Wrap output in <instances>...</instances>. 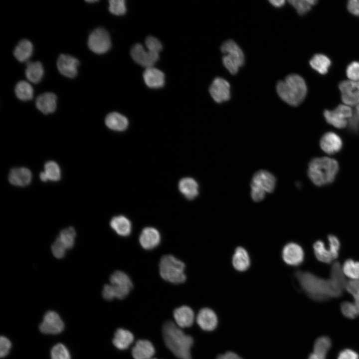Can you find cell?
I'll return each mask as SVG.
<instances>
[{"label":"cell","mask_w":359,"mask_h":359,"mask_svg":"<svg viewBox=\"0 0 359 359\" xmlns=\"http://www.w3.org/2000/svg\"><path fill=\"white\" fill-rule=\"evenodd\" d=\"M295 276L303 290L315 301L323 302L341 297L346 287L334 279H324L311 272L297 271Z\"/></svg>","instance_id":"cell-1"},{"label":"cell","mask_w":359,"mask_h":359,"mask_svg":"<svg viewBox=\"0 0 359 359\" xmlns=\"http://www.w3.org/2000/svg\"><path fill=\"white\" fill-rule=\"evenodd\" d=\"M162 336L167 348L179 359H192L193 338L185 334L177 324L168 320L162 327Z\"/></svg>","instance_id":"cell-2"},{"label":"cell","mask_w":359,"mask_h":359,"mask_svg":"<svg viewBox=\"0 0 359 359\" xmlns=\"http://www.w3.org/2000/svg\"><path fill=\"white\" fill-rule=\"evenodd\" d=\"M276 91L280 98L289 105L297 106L305 99L307 87L304 79L299 75L291 74L276 85Z\"/></svg>","instance_id":"cell-3"},{"label":"cell","mask_w":359,"mask_h":359,"mask_svg":"<svg viewBox=\"0 0 359 359\" xmlns=\"http://www.w3.org/2000/svg\"><path fill=\"white\" fill-rule=\"evenodd\" d=\"M339 169L338 163L334 159L314 158L309 163L308 175L313 183L321 186L333 182Z\"/></svg>","instance_id":"cell-4"},{"label":"cell","mask_w":359,"mask_h":359,"mask_svg":"<svg viewBox=\"0 0 359 359\" xmlns=\"http://www.w3.org/2000/svg\"><path fill=\"white\" fill-rule=\"evenodd\" d=\"M184 269V263L172 255H164L161 259L160 275L164 280L171 283L179 284L185 281Z\"/></svg>","instance_id":"cell-5"},{"label":"cell","mask_w":359,"mask_h":359,"mask_svg":"<svg viewBox=\"0 0 359 359\" xmlns=\"http://www.w3.org/2000/svg\"><path fill=\"white\" fill-rule=\"evenodd\" d=\"M276 179L270 172L260 170L254 175L251 183V196L256 202L263 200L266 193L272 192L275 186Z\"/></svg>","instance_id":"cell-6"},{"label":"cell","mask_w":359,"mask_h":359,"mask_svg":"<svg viewBox=\"0 0 359 359\" xmlns=\"http://www.w3.org/2000/svg\"><path fill=\"white\" fill-rule=\"evenodd\" d=\"M220 50L224 54L222 57L224 67L231 74H235L239 68L244 63V55L242 50L237 44L231 39L223 42Z\"/></svg>","instance_id":"cell-7"},{"label":"cell","mask_w":359,"mask_h":359,"mask_svg":"<svg viewBox=\"0 0 359 359\" xmlns=\"http://www.w3.org/2000/svg\"><path fill=\"white\" fill-rule=\"evenodd\" d=\"M353 111L350 106L346 104H340L334 110H326L324 112V116L327 122L334 127L342 129L348 124V119L350 120L353 115Z\"/></svg>","instance_id":"cell-8"},{"label":"cell","mask_w":359,"mask_h":359,"mask_svg":"<svg viewBox=\"0 0 359 359\" xmlns=\"http://www.w3.org/2000/svg\"><path fill=\"white\" fill-rule=\"evenodd\" d=\"M88 45L91 51L97 54L107 52L111 46V41L108 31L104 28L98 27L90 34Z\"/></svg>","instance_id":"cell-9"},{"label":"cell","mask_w":359,"mask_h":359,"mask_svg":"<svg viewBox=\"0 0 359 359\" xmlns=\"http://www.w3.org/2000/svg\"><path fill=\"white\" fill-rule=\"evenodd\" d=\"M115 298L123 299L126 298L132 289L133 283L129 276L121 271L114 272L110 277Z\"/></svg>","instance_id":"cell-10"},{"label":"cell","mask_w":359,"mask_h":359,"mask_svg":"<svg viewBox=\"0 0 359 359\" xmlns=\"http://www.w3.org/2000/svg\"><path fill=\"white\" fill-rule=\"evenodd\" d=\"M343 102L349 106L359 104V81L350 80L342 81L339 84Z\"/></svg>","instance_id":"cell-11"},{"label":"cell","mask_w":359,"mask_h":359,"mask_svg":"<svg viewBox=\"0 0 359 359\" xmlns=\"http://www.w3.org/2000/svg\"><path fill=\"white\" fill-rule=\"evenodd\" d=\"M133 59L139 65L147 68L153 67L159 58V54L146 49L140 43L134 44L131 50Z\"/></svg>","instance_id":"cell-12"},{"label":"cell","mask_w":359,"mask_h":359,"mask_svg":"<svg viewBox=\"0 0 359 359\" xmlns=\"http://www.w3.org/2000/svg\"><path fill=\"white\" fill-rule=\"evenodd\" d=\"M64 323L59 315L55 312H47L39 326L40 331L46 334H58L64 329Z\"/></svg>","instance_id":"cell-13"},{"label":"cell","mask_w":359,"mask_h":359,"mask_svg":"<svg viewBox=\"0 0 359 359\" xmlns=\"http://www.w3.org/2000/svg\"><path fill=\"white\" fill-rule=\"evenodd\" d=\"M230 84L224 79L216 77L211 84L209 92L213 99L217 103H220L227 101L230 98Z\"/></svg>","instance_id":"cell-14"},{"label":"cell","mask_w":359,"mask_h":359,"mask_svg":"<svg viewBox=\"0 0 359 359\" xmlns=\"http://www.w3.org/2000/svg\"><path fill=\"white\" fill-rule=\"evenodd\" d=\"M282 256L284 261L290 266H298L304 260V252L302 247L297 243H287L283 248Z\"/></svg>","instance_id":"cell-15"},{"label":"cell","mask_w":359,"mask_h":359,"mask_svg":"<svg viewBox=\"0 0 359 359\" xmlns=\"http://www.w3.org/2000/svg\"><path fill=\"white\" fill-rule=\"evenodd\" d=\"M196 322L203 331L212 332L218 327L219 321L214 311L205 307L199 311L196 316Z\"/></svg>","instance_id":"cell-16"},{"label":"cell","mask_w":359,"mask_h":359,"mask_svg":"<svg viewBox=\"0 0 359 359\" xmlns=\"http://www.w3.org/2000/svg\"><path fill=\"white\" fill-rule=\"evenodd\" d=\"M79 64V61L76 58L65 54H61L57 61V66L59 72L69 78L74 77L77 75Z\"/></svg>","instance_id":"cell-17"},{"label":"cell","mask_w":359,"mask_h":359,"mask_svg":"<svg viewBox=\"0 0 359 359\" xmlns=\"http://www.w3.org/2000/svg\"><path fill=\"white\" fill-rule=\"evenodd\" d=\"M320 145L324 152L329 155H334L342 149L343 142L338 135L333 132H329L322 136Z\"/></svg>","instance_id":"cell-18"},{"label":"cell","mask_w":359,"mask_h":359,"mask_svg":"<svg viewBox=\"0 0 359 359\" xmlns=\"http://www.w3.org/2000/svg\"><path fill=\"white\" fill-rule=\"evenodd\" d=\"M160 241L161 235L159 231L152 227L144 228L139 237L141 246L146 250L155 248L159 244Z\"/></svg>","instance_id":"cell-19"},{"label":"cell","mask_w":359,"mask_h":359,"mask_svg":"<svg viewBox=\"0 0 359 359\" xmlns=\"http://www.w3.org/2000/svg\"><path fill=\"white\" fill-rule=\"evenodd\" d=\"M173 316L176 324L180 328L190 327L195 318L193 311L187 306H182L175 309Z\"/></svg>","instance_id":"cell-20"},{"label":"cell","mask_w":359,"mask_h":359,"mask_svg":"<svg viewBox=\"0 0 359 359\" xmlns=\"http://www.w3.org/2000/svg\"><path fill=\"white\" fill-rule=\"evenodd\" d=\"M131 353L134 359H150L155 354V349L150 341L139 340L133 347Z\"/></svg>","instance_id":"cell-21"},{"label":"cell","mask_w":359,"mask_h":359,"mask_svg":"<svg viewBox=\"0 0 359 359\" xmlns=\"http://www.w3.org/2000/svg\"><path fill=\"white\" fill-rule=\"evenodd\" d=\"M146 84L152 88H159L165 84V75L160 70L153 67L147 68L143 73Z\"/></svg>","instance_id":"cell-22"},{"label":"cell","mask_w":359,"mask_h":359,"mask_svg":"<svg viewBox=\"0 0 359 359\" xmlns=\"http://www.w3.org/2000/svg\"><path fill=\"white\" fill-rule=\"evenodd\" d=\"M31 172L26 168L12 169L9 172L8 180L13 185L24 186L28 185L31 180Z\"/></svg>","instance_id":"cell-23"},{"label":"cell","mask_w":359,"mask_h":359,"mask_svg":"<svg viewBox=\"0 0 359 359\" xmlns=\"http://www.w3.org/2000/svg\"><path fill=\"white\" fill-rule=\"evenodd\" d=\"M36 106L44 114L52 113L56 107V96L52 92L42 93L37 97Z\"/></svg>","instance_id":"cell-24"},{"label":"cell","mask_w":359,"mask_h":359,"mask_svg":"<svg viewBox=\"0 0 359 359\" xmlns=\"http://www.w3.org/2000/svg\"><path fill=\"white\" fill-rule=\"evenodd\" d=\"M134 340V335L130 331L119 328L115 332L112 343L117 349L123 351L128 349Z\"/></svg>","instance_id":"cell-25"},{"label":"cell","mask_w":359,"mask_h":359,"mask_svg":"<svg viewBox=\"0 0 359 359\" xmlns=\"http://www.w3.org/2000/svg\"><path fill=\"white\" fill-rule=\"evenodd\" d=\"M233 267L238 271L247 270L250 265V259L247 251L242 247L236 248L232 257Z\"/></svg>","instance_id":"cell-26"},{"label":"cell","mask_w":359,"mask_h":359,"mask_svg":"<svg viewBox=\"0 0 359 359\" xmlns=\"http://www.w3.org/2000/svg\"><path fill=\"white\" fill-rule=\"evenodd\" d=\"M111 227L119 235L127 236L132 230V224L130 220L124 215H118L113 217L110 222Z\"/></svg>","instance_id":"cell-27"},{"label":"cell","mask_w":359,"mask_h":359,"mask_svg":"<svg viewBox=\"0 0 359 359\" xmlns=\"http://www.w3.org/2000/svg\"><path fill=\"white\" fill-rule=\"evenodd\" d=\"M181 193L188 199H193L198 194V185L192 178H185L181 179L179 184Z\"/></svg>","instance_id":"cell-28"},{"label":"cell","mask_w":359,"mask_h":359,"mask_svg":"<svg viewBox=\"0 0 359 359\" xmlns=\"http://www.w3.org/2000/svg\"><path fill=\"white\" fill-rule=\"evenodd\" d=\"M107 126L115 131H122L128 127V121L123 115L117 112L109 113L105 119Z\"/></svg>","instance_id":"cell-29"},{"label":"cell","mask_w":359,"mask_h":359,"mask_svg":"<svg viewBox=\"0 0 359 359\" xmlns=\"http://www.w3.org/2000/svg\"><path fill=\"white\" fill-rule=\"evenodd\" d=\"M33 45L31 42L27 39L20 40L13 51L15 57L19 61H25L29 59L32 55Z\"/></svg>","instance_id":"cell-30"},{"label":"cell","mask_w":359,"mask_h":359,"mask_svg":"<svg viewBox=\"0 0 359 359\" xmlns=\"http://www.w3.org/2000/svg\"><path fill=\"white\" fill-rule=\"evenodd\" d=\"M311 67L321 74H325L331 65L329 58L323 54H316L310 60Z\"/></svg>","instance_id":"cell-31"},{"label":"cell","mask_w":359,"mask_h":359,"mask_svg":"<svg viewBox=\"0 0 359 359\" xmlns=\"http://www.w3.org/2000/svg\"><path fill=\"white\" fill-rule=\"evenodd\" d=\"M44 73L42 64L39 61L28 62L26 64L25 75L26 78L31 82H39Z\"/></svg>","instance_id":"cell-32"},{"label":"cell","mask_w":359,"mask_h":359,"mask_svg":"<svg viewBox=\"0 0 359 359\" xmlns=\"http://www.w3.org/2000/svg\"><path fill=\"white\" fill-rule=\"evenodd\" d=\"M313 248L316 258L320 262L329 264L334 260L329 249L326 248L323 241H316L314 243Z\"/></svg>","instance_id":"cell-33"},{"label":"cell","mask_w":359,"mask_h":359,"mask_svg":"<svg viewBox=\"0 0 359 359\" xmlns=\"http://www.w3.org/2000/svg\"><path fill=\"white\" fill-rule=\"evenodd\" d=\"M331 339L325 336L318 338L315 341L313 346L314 353L324 358L326 356L332 347Z\"/></svg>","instance_id":"cell-34"},{"label":"cell","mask_w":359,"mask_h":359,"mask_svg":"<svg viewBox=\"0 0 359 359\" xmlns=\"http://www.w3.org/2000/svg\"><path fill=\"white\" fill-rule=\"evenodd\" d=\"M16 97L22 101L31 99L33 95V90L31 85L25 81L18 82L15 87Z\"/></svg>","instance_id":"cell-35"},{"label":"cell","mask_w":359,"mask_h":359,"mask_svg":"<svg viewBox=\"0 0 359 359\" xmlns=\"http://www.w3.org/2000/svg\"><path fill=\"white\" fill-rule=\"evenodd\" d=\"M342 269L344 275L352 280L359 279V262L352 259L346 260Z\"/></svg>","instance_id":"cell-36"},{"label":"cell","mask_w":359,"mask_h":359,"mask_svg":"<svg viewBox=\"0 0 359 359\" xmlns=\"http://www.w3.org/2000/svg\"><path fill=\"white\" fill-rule=\"evenodd\" d=\"M76 232L73 227H68L62 230L58 237L66 248H71L75 242Z\"/></svg>","instance_id":"cell-37"},{"label":"cell","mask_w":359,"mask_h":359,"mask_svg":"<svg viewBox=\"0 0 359 359\" xmlns=\"http://www.w3.org/2000/svg\"><path fill=\"white\" fill-rule=\"evenodd\" d=\"M288 2L296 10L298 14L303 15L309 11L317 1L315 0H290Z\"/></svg>","instance_id":"cell-38"},{"label":"cell","mask_w":359,"mask_h":359,"mask_svg":"<svg viewBox=\"0 0 359 359\" xmlns=\"http://www.w3.org/2000/svg\"><path fill=\"white\" fill-rule=\"evenodd\" d=\"M44 173L48 180H58L60 178V170L58 165L54 162H48L44 166Z\"/></svg>","instance_id":"cell-39"},{"label":"cell","mask_w":359,"mask_h":359,"mask_svg":"<svg viewBox=\"0 0 359 359\" xmlns=\"http://www.w3.org/2000/svg\"><path fill=\"white\" fill-rule=\"evenodd\" d=\"M342 314L349 319H355L359 316V311L353 302L344 301L340 306Z\"/></svg>","instance_id":"cell-40"},{"label":"cell","mask_w":359,"mask_h":359,"mask_svg":"<svg viewBox=\"0 0 359 359\" xmlns=\"http://www.w3.org/2000/svg\"><path fill=\"white\" fill-rule=\"evenodd\" d=\"M50 356L51 359H71L68 349L64 345L60 343L53 347Z\"/></svg>","instance_id":"cell-41"},{"label":"cell","mask_w":359,"mask_h":359,"mask_svg":"<svg viewBox=\"0 0 359 359\" xmlns=\"http://www.w3.org/2000/svg\"><path fill=\"white\" fill-rule=\"evenodd\" d=\"M346 289L353 297V303L359 311V279L349 281L347 283Z\"/></svg>","instance_id":"cell-42"},{"label":"cell","mask_w":359,"mask_h":359,"mask_svg":"<svg viewBox=\"0 0 359 359\" xmlns=\"http://www.w3.org/2000/svg\"><path fill=\"white\" fill-rule=\"evenodd\" d=\"M109 10L115 15H123L126 12L125 1L124 0H110L109 1Z\"/></svg>","instance_id":"cell-43"},{"label":"cell","mask_w":359,"mask_h":359,"mask_svg":"<svg viewBox=\"0 0 359 359\" xmlns=\"http://www.w3.org/2000/svg\"><path fill=\"white\" fill-rule=\"evenodd\" d=\"M329 241V250L334 259L337 258L339 255L340 249V242L338 238L334 235H329L328 236Z\"/></svg>","instance_id":"cell-44"},{"label":"cell","mask_w":359,"mask_h":359,"mask_svg":"<svg viewBox=\"0 0 359 359\" xmlns=\"http://www.w3.org/2000/svg\"><path fill=\"white\" fill-rule=\"evenodd\" d=\"M145 45L148 50L159 54L163 48L160 40L153 36H149L146 38Z\"/></svg>","instance_id":"cell-45"},{"label":"cell","mask_w":359,"mask_h":359,"mask_svg":"<svg viewBox=\"0 0 359 359\" xmlns=\"http://www.w3.org/2000/svg\"><path fill=\"white\" fill-rule=\"evenodd\" d=\"M346 74L349 80L359 81V62L351 63L347 68Z\"/></svg>","instance_id":"cell-46"},{"label":"cell","mask_w":359,"mask_h":359,"mask_svg":"<svg viewBox=\"0 0 359 359\" xmlns=\"http://www.w3.org/2000/svg\"><path fill=\"white\" fill-rule=\"evenodd\" d=\"M66 249L58 238L56 239L51 246L52 253L57 258H62L65 255Z\"/></svg>","instance_id":"cell-47"},{"label":"cell","mask_w":359,"mask_h":359,"mask_svg":"<svg viewBox=\"0 0 359 359\" xmlns=\"http://www.w3.org/2000/svg\"><path fill=\"white\" fill-rule=\"evenodd\" d=\"M11 344L5 337L1 336L0 339V356L2 358L6 356L11 348Z\"/></svg>","instance_id":"cell-48"},{"label":"cell","mask_w":359,"mask_h":359,"mask_svg":"<svg viewBox=\"0 0 359 359\" xmlns=\"http://www.w3.org/2000/svg\"><path fill=\"white\" fill-rule=\"evenodd\" d=\"M337 359H359V354L352 349H345L339 352Z\"/></svg>","instance_id":"cell-49"},{"label":"cell","mask_w":359,"mask_h":359,"mask_svg":"<svg viewBox=\"0 0 359 359\" xmlns=\"http://www.w3.org/2000/svg\"><path fill=\"white\" fill-rule=\"evenodd\" d=\"M348 9L352 14L359 16V0H351L347 4Z\"/></svg>","instance_id":"cell-50"},{"label":"cell","mask_w":359,"mask_h":359,"mask_svg":"<svg viewBox=\"0 0 359 359\" xmlns=\"http://www.w3.org/2000/svg\"><path fill=\"white\" fill-rule=\"evenodd\" d=\"M215 359H244L237 353L233 351H227L222 354H219Z\"/></svg>","instance_id":"cell-51"},{"label":"cell","mask_w":359,"mask_h":359,"mask_svg":"<svg viewBox=\"0 0 359 359\" xmlns=\"http://www.w3.org/2000/svg\"><path fill=\"white\" fill-rule=\"evenodd\" d=\"M102 296L103 298L108 301H111L115 298L112 287L111 284H106L104 285L103 291Z\"/></svg>","instance_id":"cell-52"},{"label":"cell","mask_w":359,"mask_h":359,"mask_svg":"<svg viewBox=\"0 0 359 359\" xmlns=\"http://www.w3.org/2000/svg\"><path fill=\"white\" fill-rule=\"evenodd\" d=\"M270 3L274 6L275 7H281L283 6L285 1L284 0H269V1Z\"/></svg>","instance_id":"cell-53"},{"label":"cell","mask_w":359,"mask_h":359,"mask_svg":"<svg viewBox=\"0 0 359 359\" xmlns=\"http://www.w3.org/2000/svg\"><path fill=\"white\" fill-rule=\"evenodd\" d=\"M308 359H326V358L317 355L313 353L309 355L308 357Z\"/></svg>","instance_id":"cell-54"},{"label":"cell","mask_w":359,"mask_h":359,"mask_svg":"<svg viewBox=\"0 0 359 359\" xmlns=\"http://www.w3.org/2000/svg\"><path fill=\"white\" fill-rule=\"evenodd\" d=\"M40 179L43 181H46L48 180V179L44 172H41L40 174Z\"/></svg>","instance_id":"cell-55"},{"label":"cell","mask_w":359,"mask_h":359,"mask_svg":"<svg viewBox=\"0 0 359 359\" xmlns=\"http://www.w3.org/2000/svg\"><path fill=\"white\" fill-rule=\"evenodd\" d=\"M156 359V358H151V359Z\"/></svg>","instance_id":"cell-56"}]
</instances>
